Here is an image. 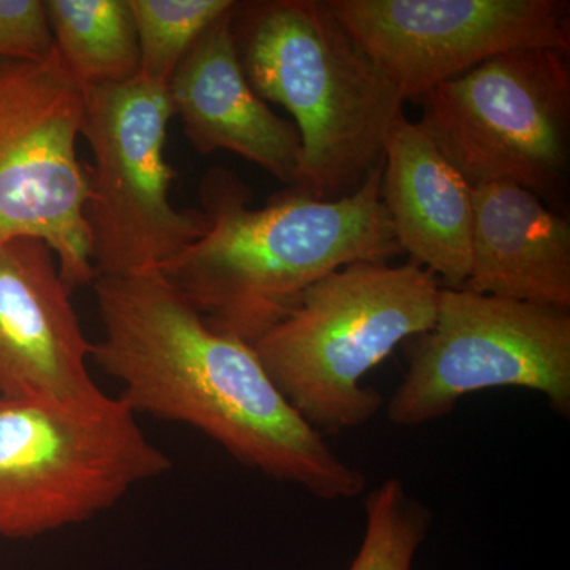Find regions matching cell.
<instances>
[{"mask_svg":"<svg viewBox=\"0 0 570 570\" xmlns=\"http://www.w3.org/2000/svg\"><path fill=\"white\" fill-rule=\"evenodd\" d=\"M92 287L102 322L92 360L135 414L193 426L243 466L324 501L365 491V474L285 400L254 346L214 330L159 272Z\"/></svg>","mask_w":570,"mask_h":570,"instance_id":"1","label":"cell"},{"mask_svg":"<svg viewBox=\"0 0 570 570\" xmlns=\"http://www.w3.org/2000/svg\"><path fill=\"white\" fill-rule=\"evenodd\" d=\"M382 168L340 200L287 189L262 208L238 175L213 168L200 186L208 228L159 273L214 330L254 346L322 277L403 254L381 200Z\"/></svg>","mask_w":570,"mask_h":570,"instance_id":"2","label":"cell"},{"mask_svg":"<svg viewBox=\"0 0 570 570\" xmlns=\"http://www.w3.org/2000/svg\"><path fill=\"white\" fill-rule=\"evenodd\" d=\"M234 33L249 85L291 112L302 138L294 193L335 202L384 164L404 99L326 0L236 2Z\"/></svg>","mask_w":570,"mask_h":570,"instance_id":"3","label":"cell"},{"mask_svg":"<svg viewBox=\"0 0 570 570\" xmlns=\"http://www.w3.org/2000/svg\"><path fill=\"white\" fill-rule=\"evenodd\" d=\"M442 285L415 262H356L330 273L254 344L285 400L324 434L366 425L384 406L363 379L433 326Z\"/></svg>","mask_w":570,"mask_h":570,"instance_id":"4","label":"cell"},{"mask_svg":"<svg viewBox=\"0 0 570 570\" xmlns=\"http://www.w3.org/2000/svg\"><path fill=\"white\" fill-rule=\"evenodd\" d=\"M171 466L121 396L0 397V538L91 520Z\"/></svg>","mask_w":570,"mask_h":570,"instance_id":"5","label":"cell"},{"mask_svg":"<svg viewBox=\"0 0 570 570\" xmlns=\"http://www.w3.org/2000/svg\"><path fill=\"white\" fill-rule=\"evenodd\" d=\"M422 104L420 129L471 187L513 183L562 208L570 163L569 52L499 55L434 86Z\"/></svg>","mask_w":570,"mask_h":570,"instance_id":"6","label":"cell"},{"mask_svg":"<svg viewBox=\"0 0 570 570\" xmlns=\"http://www.w3.org/2000/svg\"><path fill=\"white\" fill-rule=\"evenodd\" d=\"M174 116L168 86L141 75L85 89L81 135L94 156L85 219L96 277L159 272L208 228L202 209L170 200L176 171L165 141Z\"/></svg>","mask_w":570,"mask_h":570,"instance_id":"7","label":"cell"},{"mask_svg":"<svg viewBox=\"0 0 570 570\" xmlns=\"http://www.w3.org/2000/svg\"><path fill=\"white\" fill-rule=\"evenodd\" d=\"M406 348V374L387 406L393 425H425L493 389L531 390L570 415L569 309L441 287L433 326Z\"/></svg>","mask_w":570,"mask_h":570,"instance_id":"8","label":"cell"},{"mask_svg":"<svg viewBox=\"0 0 570 570\" xmlns=\"http://www.w3.org/2000/svg\"><path fill=\"white\" fill-rule=\"evenodd\" d=\"M85 88L58 52L0 61V243L40 239L71 292L96 279L85 206L88 165L77 146Z\"/></svg>","mask_w":570,"mask_h":570,"instance_id":"9","label":"cell"},{"mask_svg":"<svg viewBox=\"0 0 570 570\" xmlns=\"http://www.w3.org/2000/svg\"><path fill=\"white\" fill-rule=\"evenodd\" d=\"M404 100L505 52H570L566 0H326Z\"/></svg>","mask_w":570,"mask_h":570,"instance_id":"10","label":"cell"},{"mask_svg":"<svg viewBox=\"0 0 570 570\" xmlns=\"http://www.w3.org/2000/svg\"><path fill=\"white\" fill-rule=\"evenodd\" d=\"M70 294L43 242L0 243V397L82 400L102 392Z\"/></svg>","mask_w":570,"mask_h":570,"instance_id":"11","label":"cell"},{"mask_svg":"<svg viewBox=\"0 0 570 570\" xmlns=\"http://www.w3.org/2000/svg\"><path fill=\"white\" fill-rule=\"evenodd\" d=\"M235 7L206 29L168 82L174 115L198 153H234L294 189L302 138L247 81L236 50Z\"/></svg>","mask_w":570,"mask_h":570,"instance_id":"12","label":"cell"},{"mask_svg":"<svg viewBox=\"0 0 570 570\" xmlns=\"http://www.w3.org/2000/svg\"><path fill=\"white\" fill-rule=\"evenodd\" d=\"M381 200L401 253L444 287L461 288L471 269L474 189L406 115L390 130Z\"/></svg>","mask_w":570,"mask_h":570,"instance_id":"13","label":"cell"},{"mask_svg":"<svg viewBox=\"0 0 570 570\" xmlns=\"http://www.w3.org/2000/svg\"><path fill=\"white\" fill-rule=\"evenodd\" d=\"M474 189L471 269L475 294L570 311V224L513 183Z\"/></svg>","mask_w":570,"mask_h":570,"instance_id":"14","label":"cell"},{"mask_svg":"<svg viewBox=\"0 0 570 570\" xmlns=\"http://www.w3.org/2000/svg\"><path fill=\"white\" fill-rule=\"evenodd\" d=\"M52 45L82 88L118 85L140 73L129 0H43Z\"/></svg>","mask_w":570,"mask_h":570,"instance_id":"15","label":"cell"},{"mask_svg":"<svg viewBox=\"0 0 570 570\" xmlns=\"http://www.w3.org/2000/svg\"><path fill=\"white\" fill-rule=\"evenodd\" d=\"M235 0H129L140 73L168 86L179 63L206 29L234 9Z\"/></svg>","mask_w":570,"mask_h":570,"instance_id":"16","label":"cell"},{"mask_svg":"<svg viewBox=\"0 0 570 570\" xmlns=\"http://www.w3.org/2000/svg\"><path fill=\"white\" fill-rule=\"evenodd\" d=\"M362 547L348 570H412L430 530L431 513L412 497L403 480L392 478L367 494Z\"/></svg>","mask_w":570,"mask_h":570,"instance_id":"17","label":"cell"},{"mask_svg":"<svg viewBox=\"0 0 570 570\" xmlns=\"http://www.w3.org/2000/svg\"><path fill=\"white\" fill-rule=\"evenodd\" d=\"M52 50L43 0H0V61H41Z\"/></svg>","mask_w":570,"mask_h":570,"instance_id":"18","label":"cell"}]
</instances>
